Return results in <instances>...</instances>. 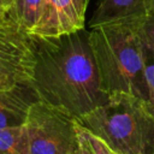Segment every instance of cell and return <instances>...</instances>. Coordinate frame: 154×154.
Masks as SVG:
<instances>
[{
	"label": "cell",
	"instance_id": "1",
	"mask_svg": "<svg viewBox=\"0 0 154 154\" xmlns=\"http://www.w3.org/2000/svg\"><path fill=\"white\" fill-rule=\"evenodd\" d=\"M32 42L31 84L42 102L79 122L108 101L85 28L57 37L32 36Z\"/></svg>",
	"mask_w": 154,
	"mask_h": 154
},
{
	"label": "cell",
	"instance_id": "2",
	"mask_svg": "<svg viewBox=\"0 0 154 154\" xmlns=\"http://www.w3.org/2000/svg\"><path fill=\"white\" fill-rule=\"evenodd\" d=\"M138 22L102 24L89 32L103 90L109 96L129 95L146 103L148 88Z\"/></svg>",
	"mask_w": 154,
	"mask_h": 154
},
{
	"label": "cell",
	"instance_id": "3",
	"mask_svg": "<svg viewBox=\"0 0 154 154\" xmlns=\"http://www.w3.org/2000/svg\"><path fill=\"white\" fill-rule=\"evenodd\" d=\"M78 123L117 154H154V117L134 96L112 95Z\"/></svg>",
	"mask_w": 154,
	"mask_h": 154
},
{
	"label": "cell",
	"instance_id": "4",
	"mask_svg": "<svg viewBox=\"0 0 154 154\" xmlns=\"http://www.w3.org/2000/svg\"><path fill=\"white\" fill-rule=\"evenodd\" d=\"M77 125L71 116L36 101L24 123L30 154H77Z\"/></svg>",
	"mask_w": 154,
	"mask_h": 154
},
{
	"label": "cell",
	"instance_id": "5",
	"mask_svg": "<svg viewBox=\"0 0 154 154\" xmlns=\"http://www.w3.org/2000/svg\"><path fill=\"white\" fill-rule=\"evenodd\" d=\"M35 65L32 36L12 12L0 17V81L7 85L31 83Z\"/></svg>",
	"mask_w": 154,
	"mask_h": 154
},
{
	"label": "cell",
	"instance_id": "6",
	"mask_svg": "<svg viewBox=\"0 0 154 154\" xmlns=\"http://www.w3.org/2000/svg\"><path fill=\"white\" fill-rule=\"evenodd\" d=\"M88 2V0H46L42 16L31 36L57 37L84 29Z\"/></svg>",
	"mask_w": 154,
	"mask_h": 154
},
{
	"label": "cell",
	"instance_id": "7",
	"mask_svg": "<svg viewBox=\"0 0 154 154\" xmlns=\"http://www.w3.org/2000/svg\"><path fill=\"white\" fill-rule=\"evenodd\" d=\"M38 100L31 83L0 87V129L24 125L30 107Z\"/></svg>",
	"mask_w": 154,
	"mask_h": 154
},
{
	"label": "cell",
	"instance_id": "8",
	"mask_svg": "<svg viewBox=\"0 0 154 154\" xmlns=\"http://www.w3.org/2000/svg\"><path fill=\"white\" fill-rule=\"evenodd\" d=\"M146 17V0H100L89 26L125 22L141 20Z\"/></svg>",
	"mask_w": 154,
	"mask_h": 154
},
{
	"label": "cell",
	"instance_id": "9",
	"mask_svg": "<svg viewBox=\"0 0 154 154\" xmlns=\"http://www.w3.org/2000/svg\"><path fill=\"white\" fill-rule=\"evenodd\" d=\"M45 2L46 0H14L12 14L18 24L30 35L42 16Z\"/></svg>",
	"mask_w": 154,
	"mask_h": 154
},
{
	"label": "cell",
	"instance_id": "10",
	"mask_svg": "<svg viewBox=\"0 0 154 154\" xmlns=\"http://www.w3.org/2000/svg\"><path fill=\"white\" fill-rule=\"evenodd\" d=\"M0 154H30L24 125L0 129Z\"/></svg>",
	"mask_w": 154,
	"mask_h": 154
},
{
	"label": "cell",
	"instance_id": "11",
	"mask_svg": "<svg viewBox=\"0 0 154 154\" xmlns=\"http://www.w3.org/2000/svg\"><path fill=\"white\" fill-rule=\"evenodd\" d=\"M77 154H117L106 144L105 141H102L99 136L94 135L79 123L77 125Z\"/></svg>",
	"mask_w": 154,
	"mask_h": 154
},
{
	"label": "cell",
	"instance_id": "12",
	"mask_svg": "<svg viewBox=\"0 0 154 154\" xmlns=\"http://www.w3.org/2000/svg\"><path fill=\"white\" fill-rule=\"evenodd\" d=\"M142 52L144 61V76L148 88V100L146 102V108L154 117V48L142 40Z\"/></svg>",
	"mask_w": 154,
	"mask_h": 154
},
{
	"label": "cell",
	"instance_id": "13",
	"mask_svg": "<svg viewBox=\"0 0 154 154\" xmlns=\"http://www.w3.org/2000/svg\"><path fill=\"white\" fill-rule=\"evenodd\" d=\"M138 34L144 42L154 48V17H144L138 22Z\"/></svg>",
	"mask_w": 154,
	"mask_h": 154
},
{
	"label": "cell",
	"instance_id": "14",
	"mask_svg": "<svg viewBox=\"0 0 154 154\" xmlns=\"http://www.w3.org/2000/svg\"><path fill=\"white\" fill-rule=\"evenodd\" d=\"M14 0H0V17L12 12Z\"/></svg>",
	"mask_w": 154,
	"mask_h": 154
},
{
	"label": "cell",
	"instance_id": "15",
	"mask_svg": "<svg viewBox=\"0 0 154 154\" xmlns=\"http://www.w3.org/2000/svg\"><path fill=\"white\" fill-rule=\"evenodd\" d=\"M146 17H154V0H146Z\"/></svg>",
	"mask_w": 154,
	"mask_h": 154
},
{
	"label": "cell",
	"instance_id": "16",
	"mask_svg": "<svg viewBox=\"0 0 154 154\" xmlns=\"http://www.w3.org/2000/svg\"><path fill=\"white\" fill-rule=\"evenodd\" d=\"M0 87H7V84H5L2 81H0Z\"/></svg>",
	"mask_w": 154,
	"mask_h": 154
},
{
	"label": "cell",
	"instance_id": "17",
	"mask_svg": "<svg viewBox=\"0 0 154 154\" xmlns=\"http://www.w3.org/2000/svg\"><path fill=\"white\" fill-rule=\"evenodd\" d=\"M88 1H89V0H88Z\"/></svg>",
	"mask_w": 154,
	"mask_h": 154
}]
</instances>
